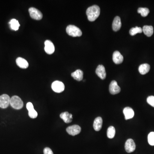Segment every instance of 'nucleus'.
Returning a JSON list of instances; mask_svg holds the SVG:
<instances>
[{"instance_id": "f257e3e1", "label": "nucleus", "mask_w": 154, "mask_h": 154, "mask_svg": "<svg viewBox=\"0 0 154 154\" xmlns=\"http://www.w3.org/2000/svg\"><path fill=\"white\" fill-rule=\"evenodd\" d=\"M100 13V7L97 5H93L88 8L86 11L88 20L94 21L98 18Z\"/></svg>"}, {"instance_id": "f03ea898", "label": "nucleus", "mask_w": 154, "mask_h": 154, "mask_svg": "<svg viewBox=\"0 0 154 154\" xmlns=\"http://www.w3.org/2000/svg\"><path fill=\"white\" fill-rule=\"evenodd\" d=\"M67 34L72 37H79L82 35L81 30L73 25H69L66 28Z\"/></svg>"}, {"instance_id": "7ed1b4c3", "label": "nucleus", "mask_w": 154, "mask_h": 154, "mask_svg": "<svg viewBox=\"0 0 154 154\" xmlns=\"http://www.w3.org/2000/svg\"><path fill=\"white\" fill-rule=\"evenodd\" d=\"M10 104L12 108L17 110L22 108L24 105L21 98L16 96H13L10 98Z\"/></svg>"}, {"instance_id": "20e7f679", "label": "nucleus", "mask_w": 154, "mask_h": 154, "mask_svg": "<svg viewBox=\"0 0 154 154\" xmlns=\"http://www.w3.org/2000/svg\"><path fill=\"white\" fill-rule=\"evenodd\" d=\"M29 13L31 18L37 20H40L43 17L42 13L35 8H30L29 9Z\"/></svg>"}, {"instance_id": "39448f33", "label": "nucleus", "mask_w": 154, "mask_h": 154, "mask_svg": "<svg viewBox=\"0 0 154 154\" xmlns=\"http://www.w3.org/2000/svg\"><path fill=\"white\" fill-rule=\"evenodd\" d=\"M52 88L53 90L55 92L60 93L64 90L65 86L63 82L56 80L52 84Z\"/></svg>"}, {"instance_id": "423d86ee", "label": "nucleus", "mask_w": 154, "mask_h": 154, "mask_svg": "<svg viewBox=\"0 0 154 154\" xmlns=\"http://www.w3.org/2000/svg\"><path fill=\"white\" fill-rule=\"evenodd\" d=\"M10 98L7 94L0 96V108H6L10 104Z\"/></svg>"}, {"instance_id": "0eeeda50", "label": "nucleus", "mask_w": 154, "mask_h": 154, "mask_svg": "<svg viewBox=\"0 0 154 154\" xmlns=\"http://www.w3.org/2000/svg\"><path fill=\"white\" fill-rule=\"evenodd\" d=\"M125 148L127 153H132L135 150V143L132 139H128L125 143Z\"/></svg>"}, {"instance_id": "6e6552de", "label": "nucleus", "mask_w": 154, "mask_h": 154, "mask_svg": "<svg viewBox=\"0 0 154 154\" xmlns=\"http://www.w3.org/2000/svg\"><path fill=\"white\" fill-rule=\"evenodd\" d=\"M81 131V128L78 125H73L69 126L66 129V131L69 135L72 136L76 135Z\"/></svg>"}, {"instance_id": "1a4fd4ad", "label": "nucleus", "mask_w": 154, "mask_h": 154, "mask_svg": "<svg viewBox=\"0 0 154 154\" xmlns=\"http://www.w3.org/2000/svg\"><path fill=\"white\" fill-rule=\"evenodd\" d=\"M120 87L118 85L117 83L115 80H112L109 85L110 92L112 95H115L120 92Z\"/></svg>"}, {"instance_id": "9d476101", "label": "nucleus", "mask_w": 154, "mask_h": 154, "mask_svg": "<svg viewBox=\"0 0 154 154\" xmlns=\"http://www.w3.org/2000/svg\"><path fill=\"white\" fill-rule=\"evenodd\" d=\"M44 49L47 54H52L55 51V47L52 42L47 40L45 41Z\"/></svg>"}, {"instance_id": "9b49d317", "label": "nucleus", "mask_w": 154, "mask_h": 154, "mask_svg": "<svg viewBox=\"0 0 154 154\" xmlns=\"http://www.w3.org/2000/svg\"><path fill=\"white\" fill-rule=\"evenodd\" d=\"M96 74L101 79L104 80L106 78V72L105 71V68L102 65L98 66L96 70Z\"/></svg>"}, {"instance_id": "f8f14e48", "label": "nucleus", "mask_w": 154, "mask_h": 154, "mask_svg": "<svg viewBox=\"0 0 154 154\" xmlns=\"http://www.w3.org/2000/svg\"><path fill=\"white\" fill-rule=\"evenodd\" d=\"M124 58L123 55L118 51L114 52L113 54V60L116 64H122Z\"/></svg>"}, {"instance_id": "ddd939ff", "label": "nucleus", "mask_w": 154, "mask_h": 154, "mask_svg": "<svg viewBox=\"0 0 154 154\" xmlns=\"http://www.w3.org/2000/svg\"><path fill=\"white\" fill-rule=\"evenodd\" d=\"M123 112L126 120L132 119L135 115L134 110L130 107H126L125 108Z\"/></svg>"}, {"instance_id": "4468645a", "label": "nucleus", "mask_w": 154, "mask_h": 154, "mask_svg": "<svg viewBox=\"0 0 154 154\" xmlns=\"http://www.w3.org/2000/svg\"><path fill=\"white\" fill-rule=\"evenodd\" d=\"M122 26L121 19L119 16H116L113 21L112 28L114 31H117L120 30Z\"/></svg>"}, {"instance_id": "2eb2a0df", "label": "nucleus", "mask_w": 154, "mask_h": 154, "mask_svg": "<svg viewBox=\"0 0 154 154\" xmlns=\"http://www.w3.org/2000/svg\"><path fill=\"white\" fill-rule=\"evenodd\" d=\"M16 63L17 65L21 69H27L29 66V64L27 61L25 59L20 57L16 59Z\"/></svg>"}, {"instance_id": "dca6fc26", "label": "nucleus", "mask_w": 154, "mask_h": 154, "mask_svg": "<svg viewBox=\"0 0 154 154\" xmlns=\"http://www.w3.org/2000/svg\"><path fill=\"white\" fill-rule=\"evenodd\" d=\"M103 120L101 117H98L95 119L93 123V128L96 131H99L102 126Z\"/></svg>"}, {"instance_id": "f3484780", "label": "nucleus", "mask_w": 154, "mask_h": 154, "mask_svg": "<svg viewBox=\"0 0 154 154\" xmlns=\"http://www.w3.org/2000/svg\"><path fill=\"white\" fill-rule=\"evenodd\" d=\"M60 117L66 123H71L72 120V115L68 113V112L61 113L60 115Z\"/></svg>"}, {"instance_id": "a211bd4d", "label": "nucleus", "mask_w": 154, "mask_h": 154, "mask_svg": "<svg viewBox=\"0 0 154 154\" xmlns=\"http://www.w3.org/2000/svg\"><path fill=\"white\" fill-rule=\"evenodd\" d=\"M150 66L147 64H144L141 65L139 67V72L141 75H144L147 74L150 70Z\"/></svg>"}, {"instance_id": "6ab92c4d", "label": "nucleus", "mask_w": 154, "mask_h": 154, "mask_svg": "<svg viewBox=\"0 0 154 154\" xmlns=\"http://www.w3.org/2000/svg\"><path fill=\"white\" fill-rule=\"evenodd\" d=\"M142 29L144 34L147 37H151L153 34V27L152 26H144Z\"/></svg>"}, {"instance_id": "aec40b11", "label": "nucleus", "mask_w": 154, "mask_h": 154, "mask_svg": "<svg viewBox=\"0 0 154 154\" xmlns=\"http://www.w3.org/2000/svg\"><path fill=\"white\" fill-rule=\"evenodd\" d=\"M71 76L74 78V79L78 81H80L82 80L83 78V71L80 70H77L72 73Z\"/></svg>"}, {"instance_id": "412c9836", "label": "nucleus", "mask_w": 154, "mask_h": 154, "mask_svg": "<svg viewBox=\"0 0 154 154\" xmlns=\"http://www.w3.org/2000/svg\"><path fill=\"white\" fill-rule=\"evenodd\" d=\"M9 23L10 25V27L12 30L15 31H18L19 30V27L20 25L18 20L15 19H12Z\"/></svg>"}, {"instance_id": "4be33fe9", "label": "nucleus", "mask_w": 154, "mask_h": 154, "mask_svg": "<svg viewBox=\"0 0 154 154\" xmlns=\"http://www.w3.org/2000/svg\"><path fill=\"white\" fill-rule=\"evenodd\" d=\"M116 131L114 126H110L107 130V136L110 139H112L114 137Z\"/></svg>"}, {"instance_id": "5701e85b", "label": "nucleus", "mask_w": 154, "mask_h": 154, "mask_svg": "<svg viewBox=\"0 0 154 154\" xmlns=\"http://www.w3.org/2000/svg\"><path fill=\"white\" fill-rule=\"evenodd\" d=\"M142 32L143 29L141 27H136L131 28L130 30L129 33L131 36H135L137 33H142Z\"/></svg>"}, {"instance_id": "b1692460", "label": "nucleus", "mask_w": 154, "mask_h": 154, "mask_svg": "<svg viewBox=\"0 0 154 154\" xmlns=\"http://www.w3.org/2000/svg\"><path fill=\"white\" fill-rule=\"evenodd\" d=\"M137 12L140 13L143 17H146L149 13V10L147 8L141 7L138 8Z\"/></svg>"}, {"instance_id": "393cba45", "label": "nucleus", "mask_w": 154, "mask_h": 154, "mask_svg": "<svg viewBox=\"0 0 154 154\" xmlns=\"http://www.w3.org/2000/svg\"><path fill=\"white\" fill-rule=\"evenodd\" d=\"M149 143L151 146H154V132H151L149 134L148 136Z\"/></svg>"}, {"instance_id": "a878e982", "label": "nucleus", "mask_w": 154, "mask_h": 154, "mask_svg": "<svg viewBox=\"0 0 154 154\" xmlns=\"http://www.w3.org/2000/svg\"><path fill=\"white\" fill-rule=\"evenodd\" d=\"M28 115H29V117L31 118L35 119L37 117L38 113L34 109L32 110L28 111Z\"/></svg>"}, {"instance_id": "bb28decb", "label": "nucleus", "mask_w": 154, "mask_h": 154, "mask_svg": "<svg viewBox=\"0 0 154 154\" xmlns=\"http://www.w3.org/2000/svg\"><path fill=\"white\" fill-rule=\"evenodd\" d=\"M147 102L149 104L154 108V96H150L147 98Z\"/></svg>"}, {"instance_id": "cd10ccee", "label": "nucleus", "mask_w": 154, "mask_h": 154, "mask_svg": "<svg viewBox=\"0 0 154 154\" xmlns=\"http://www.w3.org/2000/svg\"><path fill=\"white\" fill-rule=\"evenodd\" d=\"M44 154H54L51 149L48 147L45 148L43 150Z\"/></svg>"}, {"instance_id": "c85d7f7f", "label": "nucleus", "mask_w": 154, "mask_h": 154, "mask_svg": "<svg viewBox=\"0 0 154 154\" xmlns=\"http://www.w3.org/2000/svg\"><path fill=\"white\" fill-rule=\"evenodd\" d=\"M26 107L27 108V110H28V111L34 109V108H33V105L32 103L31 102L27 103V104Z\"/></svg>"}]
</instances>
